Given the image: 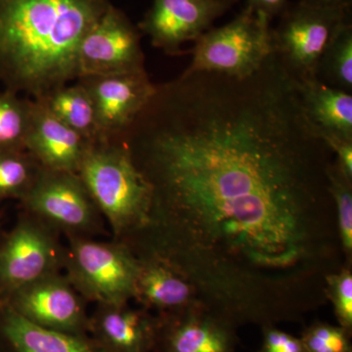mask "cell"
Returning a JSON list of instances; mask_svg holds the SVG:
<instances>
[{
	"instance_id": "obj_1",
	"label": "cell",
	"mask_w": 352,
	"mask_h": 352,
	"mask_svg": "<svg viewBox=\"0 0 352 352\" xmlns=\"http://www.w3.org/2000/svg\"><path fill=\"white\" fill-rule=\"evenodd\" d=\"M120 142L151 190L124 242L170 264L238 328L300 322L328 302L344 251L333 150L276 55L244 78L184 71L156 85Z\"/></svg>"
},
{
	"instance_id": "obj_2",
	"label": "cell",
	"mask_w": 352,
	"mask_h": 352,
	"mask_svg": "<svg viewBox=\"0 0 352 352\" xmlns=\"http://www.w3.org/2000/svg\"><path fill=\"white\" fill-rule=\"evenodd\" d=\"M109 0H0V82L41 99L76 80L78 52Z\"/></svg>"
},
{
	"instance_id": "obj_3",
	"label": "cell",
	"mask_w": 352,
	"mask_h": 352,
	"mask_svg": "<svg viewBox=\"0 0 352 352\" xmlns=\"http://www.w3.org/2000/svg\"><path fill=\"white\" fill-rule=\"evenodd\" d=\"M78 175L105 219L112 239L126 242L147 224L151 190L122 143H94Z\"/></svg>"
},
{
	"instance_id": "obj_4",
	"label": "cell",
	"mask_w": 352,
	"mask_h": 352,
	"mask_svg": "<svg viewBox=\"0 0 352 352\" xmlns=\"http://www.w3.org/2000/svg\"><path fill=\"white\" fill-rule=\"evenodd\" d=\"M63 272L88 303L122 305L133 300L138 259L124 243L69 238Z\"/></svg>"
},
{
	"instance_id": "obj_5",
	"label": "cell",
	"mask_w": 352,
	"mask_h": 352,
	"mask_svg": "<svg viewBox=\"0 0 352 352\" xmlns=\"http://www.w3.org/2000/svg\"><path fill=\"white\" fill-rule=\"evenodd\" d=\"M192 53L186 71L247 78L273 53L271 19L247 6L231 22L201 34Z\"/></svg>"
},
{
	"instance_id": "obj_6",
	"label": "cell",
	"mask_w": 352,
	"mask_h": 352,
	"mask_svg": "<svg viewBox=\"0 0 352 352\" xmlns=\"http://www.w3.org/2000/svg\"><path fill=\"white\" fill-rule=\"evenodd\" d=\"M20 204L22 210L66 239H98L110 234L105 219L76 173L41 166L36 182Z\"/></svg>"
},
{
	"instance_id": "obj_7",
	"label": "cell",
	"mask_w": 352,
	"mask_h": 352,
	"mask_svg": "<svg viewBox=\"0 0 352 352\" xmlns=\"http://www.w3.org/2000/svg\"><path fill=\"white\" fill-rule=\"evenodd\" d=\"M351 9L288 3L272 29L273 52L296 82L316 78L324 51Z\"/></svg>"
},
{
	"instance_id": "obj_8",
	"label": "cell",
	"mask_w": 352,
	"mask_h": 352,
	"mask_svg": "<svg viewBox=\"0 0 352 352\" xmlns=\"http://www.w3.org/2000/svg\"><path fill=\"white\" fill-rule=\"evenodd\" d=\"M65 252L59 233L22 210L0 244V307L17 289L63 272Z\"/></svg>"
},
{
	"instance_id": "obj_9",
	"label": "cell",
	"mask_w": 352,
	"mask_h": 352,
	"mask_svg": "<svg viewBox=\"0 0 352 352\" xmlns=\"http://www.w3.org/2000/svg\"><path fill=\"white\" fill-rule=\"evenodd\" d=\"M146 71L141 34L112 3L87 32L78 52V78Z\"/></svg>"
},
{
	"instance_id": "obj_10",
	"label": "cell",
	"mask_w": 352,
	"mask_h": 352,
	"mask_svg": "<svg viewBox=\"0 0 352 352\" xmlns=\"http://www.w3.org/2000/svg\"><path fill=\"white\" fill-rule=\"evenodd\" d=\"M87 303L64 272H58L14 292L4 305L39 327L87 335L89 332Z\"/></svg>"
},
{
	"instance_id": "obj_11",
	"label": "cell",
	"mask_w": 352,
	"mask_h": 352,
	"mask_svg": "<svg viewBox=\"0 0 352 352\" xmlns=\"http://www.w3.org/2000/svg\"><path fill=\"white\" fill-rule=\"evenodd\" d=\"M94 102L99 141L118 140L154 94L156 85L147 72L76 78Z\"/></svg>"
},
{
	"instance_id": "obj_12",
	"label": "cell",
	"mask_w": 352,
	"mask_h": 352,
	"mask_svg": "<svg viewBox=\"0 0 352 352\" xmlns=\"http://www.w3.org/2000/svg\"><path fill=\"white\" fill-rule=\"evenodd\" d=\"M232 4L227 0H153L138 29L154 47L178 55L182 44L195 43Z\"/></svg>"
},
{
	"instance_id": "obj_13",
	"label": "cell",
	"mask_w": 352,
	"mask_h": 352,
	"mask_svg": "<svg viewBox=\"0 0 352 352\" xmlns=\"http://www.w3.org/2000/svg\"><path fill=\"white\" fill-rule=\"evenodd\" d=\"M154 352H234L237 328L200 305L157 314Z\"/></svg>"
},
{
	"instance_id": "obj_14",
	"label": "cell",
	"mask_w": 352,
	"mask_h": 352,
	"mask_svg": "<svg viewBox=\"0 0 352 352\" xmlns=\"http://www.w3.org/2000/svg\"><path fill=\"white\" fill-rule=\"evenodd\" d=\"M92 144L55 117L43 102L32 99L25 148L43 168L78 173Z\"/></svg>"
},
{
	"instance_id": "obj_15",
	"label": "cell",
	"mask_w": 352,
	"mask_h": 352,
	"mask_svg": "<svg viewBox=\"0 0 352 352\" xmlns=\"http://www.w3.org/2000/svg\"><path fill=\"white\" fill-rule=\"evenodd\" d=\"M157 314L139 307L95 305L89 314V336L107 352H152L156 344Z\"/></svg>"
},
{
	"instance_id": "obj_16",
	"label": "cell",
	"mask_w": 352,
	"mask_h": 352,
	"mask_svg": "<svg viewBox=\"0 0 352 352\" xmlns=\"http://www.w3.org/2000/svg\"><path fill=\"white\" fill-rule=\"evenodd\" d=\"M136 258L138 272L133 300L139 307L156 314H170L200 305L206 307L198 289L170 264L155 256Z\"/></svg>"
},
{
	"instance_id": "obj_17",
	"label": "cell",
	"mask_w": 352,
	"mask_h": 352,
	"mask_svg": "<svg viewBox=\"0 0 352 352\" xmlns=\"http://www.w3.org/2000/svg\"><path fill=\"white\" fill-rule=\"evenodd\" d=\"M305 118L324 141H352V94L318 80L296 82Z\"/></svg>"
},
{
	"instance_id": "obj_18",
	"label": "cell",
	"mask_w": 352,
	"mask_h": 352,
	"mask_svg": "<svg viewBox=\"0 0 352 352\" xmlns=\"http://www.w3.org/2000/svg\"><path fill=\"white\" fill-rule=\"evenodd\" d=\"M0 333L11 352H107L91 337L34 325L6 305L0 307Z\"/></svg>"
},
{
	"instance_id": "obj_19",
	"label": "cell",
	"mask_w": 352,
	"mask_h": 352,
	"mask_svg": "<svg viewBox=\"0 0 352 352\" xmlns=\"http://www.w3.org/2000/svg\"><path fill=\"white\" fill-rule=\"evenodd\" d=\"M34 100L43 102L55 117L90 142H98L99 131L94 102L80 82L64 85Z\"/></svg>"
},
{
	"instance_id": "obj_20",
	"label": "cell",
	"mask_w": 352,
	"mask_h": 352,
	"mask_svg": "<svg viewBox=\"0 0 352 352\" xmlns=\"http://www.w3.org/2000/svg\"><path fill=\"white\" fill-rule=\"evenodd\" d=\"M316 80L328 87L352 94L351 18L340 25L322 54Z\"/></svg>"
},
{
	"instance_id": "obj_21",
	"label": "cell",
	"mask_w": 352,
	"mask_h": 352,
	"mask_svg": "<svg viewBox=\"0 0 352 352\" xmlns=\"http://www.w3.org/2000/svg\"><path fill=\"white\" fill-rule=\"evenodd\" d=\"M41 168L36 157L25 149L0 151V200L24 199Z\"/></svg>"
},
{
	"instance_id": "obj_22",
	"label": "cell",
	"mask_w": 352,
	"mask_h": 352,
	"mask_svg": "<svg viewBox=\"0 0 352 352\" xmlns=\"http://www.w3.org/2000/svg\"><path fill=\"white\" fill-rule=\"evenodd\" d=\"M32 99L14 92H0V151L25 149Z\"/></svg>"
},
{
	"instance_id": "obj_23",
	"label": "cell",
	"mask_w": 352,
	"mask_h": 352,
	"mask_svg": "<svg viewBox=\"0 0 352 352\" xmlns=\"http://www.w3.org/2000/svg\"><path fill=\"white\" fill-rule=\"evenodd\" d=\"M329 189L335 203L339 232L344 263L352 265V179L340 170L333 161L328 170Z\"/></svg>"
},
{
	"instance_id": "obj_24",
	"label": "cell",
	"mask_w": 352,
	"mask_h": 352,
	"mask_svg": "<svg viewBox=\"0 0 352 352\" xmlns=\"http://www.w3.org/2000/svg\"><path fill=\"white\" fill-rule=\"evenodd\" d=\"M325 295L333 305L340 327L352 331V271L351 266L344 265L338 272L326 279Z\"/></svg>"
},
{
	"instance_id": "obj_25",
	"label": "cell",
	"mask_w": 352,
	"mask_h": 352,
	"mask_svg": "<svg viewBox=\"0 0 352 352\" xmlns=\"http://www.w3.org/2000/svg\"><path fill=\"white\" fill-rule=\"evenodd\" d=\"M351 336L340 326L315 322L300 339L307 352H351Z\"/></svg>"
},
{
	"instance_id": "obj_26",
	"label": "cell",
	"mask_w": 352,
	"mask_h": 352,
	"mask_svg": "<svg viewBox=\"0 0 352 352\" xmlns=\"http://www.w3.org/2000/svg\"><path fill=\"white\" fill-rule=\"evenodd\" d=\"M263 346L258 352H307L300 338L279 330L275 326L263 327Z\"/></svg>"
},
{
	"instance_id": "obj_27",
	"label": "cell",
	"mask_w": 352,
	"mask_h": 352,
	"mask_svg": "<svg viewBox=\"0 0 352 352\" xmlns=\"http://www.w3.org/2000/svg\"><path fill=\"white\" fill-rule=\"evenodd\" d=\"M335 155V162L346 177L352 179V141L330 139L325 141Z\"/></svg>"
},
{
	"instance_id": "obj_28",
	"label": "cell",
	"mask_w": 352,
	"mask_h": 352,
	"mask_svg": "<svg viewBox=\"0 0 352 352\" xmlns=\"http://www.w3.org/2000/svg\"><path fill=\"white\" fill-rule=\"evenodd\" d=\"M288 3V0H248L247 6L272 20L283 12Z\"/></svg>"
},
{
	"instance_id": "obj_29",
	"label": "cell",
	"mask_w": 352,
	"mask_h": 352,
	"mask_svg": "<svg viewBox=\"0 0 352 352\" xmlns=\"http://www.w3.org/2000/svg\"><path fill=\"white\" fill-rule=\"evenodd\" d=\"M300 3L315 7H325V8H346L351 9L352 0H296Z\"/></svg>"
},
{
	"instance_id": "obj_30",
	"label": "cell",
	"mask_w": 352,
	"mask_h": 352,
	"mask_svg": "<svg viewBox=\"0 0 352 352\" xmlns=\"http://www.w3.org/2000/svg\"><path fill=\"white\" fill-rule=\"evenodd\" d=\"M4 234L6 233L2 231L1 226H0V244H1L2 239H3Z\"/></svg>"
},
{
	"instance_id": "obj_31",
	"label": "cell",
	"mask_w": 352,
	"mask_h": 352,
	"mask_svg": "<svg viewBox=\"0 0 352 352\" xmlns=\"http://www.w3.org/2000/svg\"><path fill=\"white\" fill-rule=\"evenodd\" d=\"M227 1L231 2V3H234V2L236 1V0H227Z\"/></svg>"
}]
</instances>
